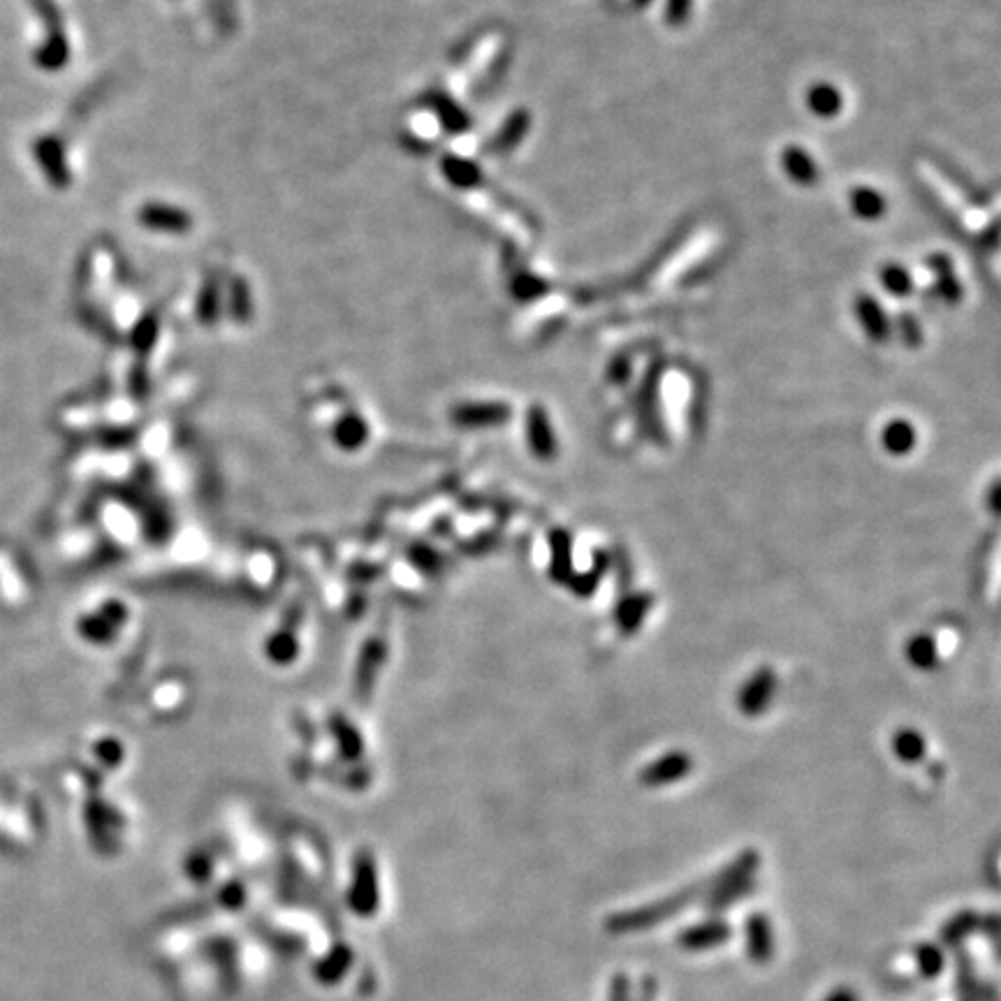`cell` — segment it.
<instances>
[{"label":"cell","instance_id":"obj_1","mask_svg":"<svg viewBox=\"0 0 1001 1001\" xmlns=\"http://www.w3.org/2000/svg\"><path fill=\"white\" fill-rule=\"evenodd\" d=\"M707 895H710V881L705 879V881L691 883V886L677 890V893L661 897V900L649 902L645 906H638V909L612 913V916L605 918V932L615 934V937H621V934H635V932L652 930V927L679 916V913H682L686 906H691L693 902L705 900Z\"/></svg>","mask_w":1001,"mask_h":1001},{"label":"cell","instance_id":"obj_17","mask_svg":"<svg viewBox=\"0 0 1001 1001\" xmlns=\"http://www.w3.org/2000/svg\"><path fill=\"white\" fill-rule=\"evenodd\" d=\"M913 443H916V431H913L911 422L893 420L883 429V445L893 455H904L913 448Z\"/></svg>","mask_w":1001,"mask_h":1001},{"label":"cell","instance_id":"obj_19","mask_svg":"<svg viewBox=\"0 0 1001 1001\" xmlns=\"http://www.w3.org/2000/svg\"><path fill=\"white\" fill-rule=\"evenodd\" d=\"M431 105H434L436 116L441 119L443 128L448 130V133L462 135L469 130L471 119L466 116V112H462V109L455 105V102H450L448 98H431Z\"/></svg>","mask_w":1001,"mask_h":1001},{"label":"cell","instance_id":"obj_20","mask_svg":"<svg viewBox=\"0 0 1001 1001\" xmlns=\"http://www.w3.org/2000/svg\"><path fill=\"white\" fill-rule=\"evenodd\" d=\"M526 130H529V114L526 112H515L506 121V128L501 130L499 137L494 140V151H510L513 146L520 144L524 140Z\"/></svg>","mask_w":1001,"mask_h":1001},{"label":"cell","instance_id":"obj_31","mask_svg":"<svg viewBox=\"0 0 1001 1001\" xmlns=\"http://www.w3.org/2000/svg\"><path fill=\"white\" fill-rule=\"evenodd\" d=\"M659 999V983L654 976H642L638 1001H656Z\"/></svg>","mask_w":1001,"mask_h":1001},{"label":"cell","instance_id":"obj_34","mask_svg":"<svg viewBox=\"0 0 1001 1001\" xmlns=\"http://www.w3.org/2000/svg\"><path fill=\"white\" fill-rule=\"evenodd\" d=\"M823 1001H860V997L851 988H837V990H832Z\"/></svg>","mask_w":1001,"mask_h":1001},{"label":"cell","instance_id":"obj_30","mask_svg":"<svg viewBox=\"0 0 1001 1001\" xmlns=\"http://www.w3.org/2000/svg\"><path fill=\"white\" fill-rule=\"evenodd\" d=\"M900 327H902V339L904 343H909V346H918L920 339H923V332H920V325H918V320L916 318H911V313H909V318H902L900 320Z\"/></svg>","mask_w":1001,"mask_h":1001},{"label":"cell","instance_id":"obj_14","mask_svg":"<svg viewBox=\"0 0 1001 1001\" xmlns=\"http://www.w3.org/2000/svg\"><path fill=\"white\" fill-rule=\"evenodd\" d=\"M774 691V679L767 670L758 672V675L747 684V689L740 696V707L749 714L763 712L767 703H770Z\"/></svg>","mask_w":1001,"mask_h":1001},{"label":"cell","instance_id":"obj_5","mask_svg":"<svg viewBox=\"0 0 1001 1001\" xmlns=\"http://www.w3.org/2000/svg\"><path fill=\"white\" fill-rule=\"evenodd\" d=\"M744 934H747V953L751 962H770L774 955V934L770 918L765 913H751L747 918V925H744Z\"/></svg>","mask_w":1001,"mask_h":1001},{"label":"cell","instance_id":"obj_11","mask_svg":"<svg viewBox=\"0 0 1001 1001\" xmlns=\"http://www.w3.org/2000/svg\"><path fill=\"white\" fill-rule=\"evenodd\" d=\"M955 995L957 1001H978V978L974 957L967 948H955Z\"/></svg>","mask_w":1001,"mask_h":1001},{"label":"cell","instance_id":"obj_2","mask_svg":"<svg viewBox=\"0 0 1001 1001\" xmlns=\"http://www.w3.org/2000/svg\"><path fill=\"white\" fill-rule=\"evenodd\" d=\"M730 937H733V927H730L728 920L714 916L703 920V923L684 927L677 934V946L689 953L712 951V948H719L730 941Z\"/></svg>","mask_w":1001,"mask_h":1001},{"label":"cell","instance_id":"obj_25","mask_svg":"<svg viewBox=\"0 0 1001 1001\" xmlns=\"http://www.w3.org/2000/svg\"><path fill=\"white\" fill-rule=\"evenodd\" d=\"M232 313L237 320H246L251 316V299H248L244 283H235V288H232Z\"/></svg>","mask_w":1001,"mask_h":1001},{"label":"cell","instance_id":"obj_29","mask_svg":"<svg viewBox=\"0 0 1001 1001\" xmlns=\"http://www.w3.org/2000/svg\"><path fill=\"white\" fill-rule=\"evenodd\" d=\"M978 930L988 934L990 944H992V951H995V955L999 957V932H1001V927H999V916H997V913H988V916H981V927H978Z\"/></svg>","mask_w":1001,"mask_h":1001},{"label":"cell","instance_id":"obj_9","mask_svg":"<svg viewBox=\"0 0 1001 1001\" xmlns=\"http://www.w3.org/2000/svg\"><path fill=\"white\" fill-rule=\"evenodd\" d=\"M849 207L860 221H879V218L886 216L888 200L879 188L858 186L849 193Z\"/></svg>","mask_w":1001,"mask_h":1001},{"label":"cell","instance_id":"obj_12","mask_svg":"<svg viewBox=\"0 0 1001 1001\" xmlns=\"http://www.w3.org/2000/svg\"><path fill=\"white\" fill-rule=\"evenodd\" d=\"M689 770H691L689 756L672 754V756L661 758V761L654 763L652 767H647V770L642 772V784H647V786L672 784V781L682 779Z\"/></svg>","mask_w":1001,"mask_h":1001},{"label":"cell","instance_id":"obj_27","mask_svg":"<svg viewBox=\"0 0 1001 1001\" xmlns=\"http://www.w3.org/2000/svg\"><path fill=\"white\" fill-rule=\"evenodd\" d=\"M909 656H911V661L916 663V666H930V663L934 661V645H932V640L918 638L911 645Z\"/></svg>","mask_w":1001,"mask_h":1001},{"label":"cell","instance_id":"obj_21","mask_svg":"<svg viewBox=\"0 0 1001 1001\" xmlns=\"http://www.w3.org/2000/svg\"><path fill=\"white\" fill-rule=\"evenodd\" d=\"M40 158H42V163H45L47 172L51 174V179L58 181V184H65V181H68V172L63 170L65 163H63L61 146H58L56 142L40 144Z\"/></svg>","mask_w":1001,"mask_h":1001},{"label":"cell","instance_id":"obj_6","mask_svg":"<svg viewBox=\"0 0 1001 1001\" xmlns=\"http://www.w3.org/2000/svg\"><path fill=\"white\" fill-rule=\"evenodd\" d=\"M140 223L144 228L170 232V235H181V232L191 230V216L177 207H167V204H146L140 211Z\"/></svg>","mask_w":1001,"mask_h":1001},{"label":"cell","instance_id":"obj_13","mask_svg":"<svg viewBox=\"0 0 1001 1001\" xmlns=\"http://www.w3.org/2000/svg\"><path fill=\"white\" fill-rule=\"evenodd\" d=\"M927 267L934 269L937 272V292H939V297L944 299L946 304H957L962 299L964 295V288H962V283L955 279V274H953V262L948 255L944 253H937V255H932L930 260L925 262Z\"/></svg>","mask_w":1001,"mask_h":1001},{"label":"cell","instance_id":"obj_24","mask_svg":"<svg viewBox=\"0 0 1001 1001\" xmlns=\"http://www.w3.org/2000/svg\"><path fill=\"white\" fill-rule=\"evenodd\" d=\"M218 306H221V299H218L216 286H207L202 290L200 302H197V316H200V320H204V323H211V320H216L218 316Z\"/></svg>","mask_w":1001,"mask_h":1001},{"label":"cell","instance_id":"obj_7","mask_svg":"<svg viewBox=\"0 0 1001 1001\" xmlns=\"http://www.w3.org/2000/svg\"><path fill=\"white\" fill-rule=\"evenodd\" d=\"M856 313L860 325L865 327V332L872 341L883 343L890 336V332H893V325H890L886 311H883V306L876 302L874 297L860 295L856 299Z\"/></svg>","mask_w":1001,"mask_h":1001},{"label":"cell","instance_id":"obj_33","mask_svg":"<svg viewBox=\"0 0 1001 1001\" xmlns=\"http://www.w3.org/2000/svg\"><path fill=\"white\" fill-rule=\"evenodd\" d=\"M978 1001H999V988L995 981H978Z\"/></svg>","mask_w":1001,"mask_h":1001},{"label":"cell","instance_id":"obj_32","mask_svg":"<svg viewBox=\"0 0 1001 1001\" xmlns=\"http://www.w3.org/2000/svg\"><path fill=\"white\" fill-rule=\"evenodd\" d=\"M689 7H691V0H670L668 3V19L670 21H684L686 14H689Z\"/></svg>","mask_w":1001,"mask_h":1001},{"label":"cell","instance_id":"obj_22","mask_svg":"<svg viewBox=\"0 0 1001 1001\" xmlns=\"http://www.w3.org/2000/svg\"><path fill=\"white\" fill-rule=\"evenodd\" d=\"M529 425H531L533 443H538L536 448H538L540 452H550V450H552V431H550V422H547L545 413L540 411L538 406L533 408V411H531V420H529Z\"/></svg>","mask_w":1001,"mask_h":1001},{"label":"cell","instance_id":"obj_10","mask_svg":"<svg viewBox=\"0 0 1001 1001\" xmlns=\"http://www.w3.org/2000/svg\"><path fill=\"white\" fill-rule=\"evenodd\" d=\"M756 886H758V883H756L754 876H751V879L730 883V886H723L719 890H714V893H710L703 900L705 911L712 913V916H719V913L730 909V906H733V904L747 900V897L754 895L756 893Z\"/></svg>","mask_w":1001,"mask_h":1001},{"label":"cell","instance_id":"obj_8","mask_svg":"<svg viewBox=\"0 0 1001 1001\" xmlns=\"http://www.w3.org/2000/svg\"><path fill=\"white\" fill-rule=\"evenodd\" d=\"M978 927H981V916H978L976 911L964 909L960 913H955V916L951 920H946L944 927H941L939 946L944 948V951L946 948H951V951L962 948L964 941H967L974 932H978Z\"/></svg>","mask_w":1001,"mask_h":1001},{"label":"cell","instance_id":"obj_28","mask_svg":"<svg viewBox=\"0 0 1001 1001\" xmlns=\"http://www.w3.org/2000/svg\"><path fill=\"white\" fill-rule=\"evenodd\" d=\"M545 288V283H540L538 279H533V276H522V279H517L515 281V295L517 299H533V297H538L540 292H543Z\"/></svg>","mask_w":1001,"mask_h":1001},{"label":"cell","instance_id":"obj_23","mask_svg":"<svg viewBox=\"0 0 1001 1001\" xmlns=\"http://www.w3.org/2000/svg\"><path fill=\"white\" fill-rule=\"evenodd\" d=\"M895 749H897V754H900L902 758H906V761H916V758H920V754L925 751V744H923V737L916 735V733H911V730H906V733L902 735H897V742H895Z\"/></svg>","mask_w":1001,"mask_h":1001},{"label":"cell","instance_id":"obj_15","mask_svg":"<svg viewBox=\"0 0 1001 1001\" xmlns=\"http://www.w3.org/2000/svg\"><path fill=\"white\" fill-rule=\"evenodd\" d=\"M879 281L881 288L897 299L909 297L913 288H916L911 272L904 265H900V262H888V265H883L879 272Z\"/></svg>","mask_w":1001,"mask_h":1001},{"label":"cell","instance_id":"obj_26","mask_svg":"<svg viewBox=\"0 0 1001 1001\" xmlns=\"http://www.w3.org/2000/svg\"><path fill=\"white\" fill-rule=\"evenodd\" d=\"M608 1001H633L631 999V981L626 974H615L608 985Z\"/></svg>","mask_w":1001,"mask_h":1001},{"label":"cell","instance_id":"obj_3","mask_svg":"<svg viewBox=\"0 0 1001 1001\" xmlns=\"http://www.w3.org/2000/svg\"><path fill=\"white\" fill-rule=\"evenodd\" d=\"M781 167H784V174L793 184L798 186H814L818 177H821V170H818V163L814 156L800 144H788L784 151H781Z\"/></svg>","mask_w":1001,"mask_h":1001},{"label":"cell","instance_id":"obj_4","mask_svg":"<svg viewBox=\"0 0 1001 1001\" xmlns=\"http://www.w3.org/2000/svg\"><path fill=\"white\" fill-rule=\"evenodd\" d=\"M805 105L811 116L821 121H832L842 114L844 109V93L837 84L832 82H814L807 89Z\"/></svg>","mask_w":1001,"mask_h":1001},{"label":"cell","instance_id":"obj_16","mask_svg":"<svg viewBox=\"0 0 1001 1001\" xmlns=\"http://www.w3.org/2000/svg\"><path fill=\"white\" fill-rule=\"evenodd\" d=\"M443 174H445V179H448L450 184L457 186V188H473L482 179V174L476 167V163H471V160L459 158V156L443 158Z\"/></svg>","mask_w":1001,"mask_h":1001},{"label":"cell","instance_id":"obj_18","mask_svg":"<svg viewBox=\"0 0 1001 1001\" xmlns=\"http://www.w3.org/2000/svg\"><path fill=\"white\" fill-rule=\"evenodd\" d=\"M916 964H918L920 976L927 978V981H932V978H937V976L944 974V969H946V951L939 944H918V948H916Z\"/></svg>","mask_w":1001,"mask_h":1001}]
</instances>
